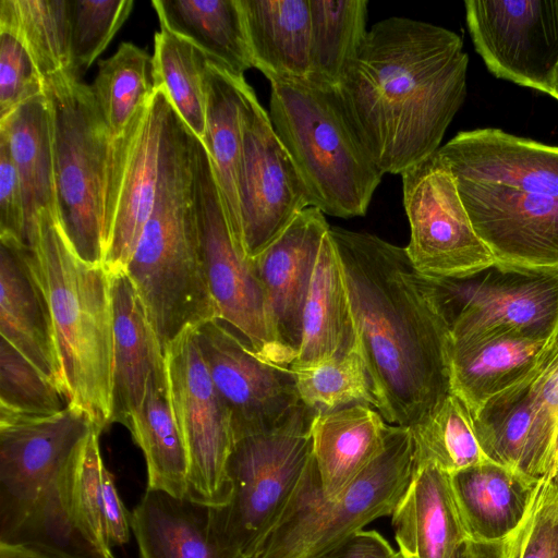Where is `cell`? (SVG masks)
<instances>
[{"label": "cell", "instance_id": "6da1fadb", "mask_svg": "<svg viewBox=\"0 0 558 558\" xmlns=\"http://www.w3.org/2000/svg\"><path fill=\"white\" fill-rule=\"evenodd\" d=\"M330 234L375 409L388 424L411 427L451 393L452 339L434 279L415 269L405 247L339 227Z\"/></svg>", "mask_w": 558, "mask_h": 558}, {"label": "cell", "instance_id": "7a4b0ae2", "mask_svg": "<svg viewBox=\"0 0 558 558\" xmlns=\"http://www.w3.org/2000/svg\"><path fill=\"white\" fill-rule=\"evenodd\" d=\"M468 65L462 38L442 26L391 16L367 31L336 92L384 174L440 148L465 99Z\"/></svg>", "mask_w": 558, "mask_h": 558}, {"label": "cell", "instance_id": "3957f363", "mask_svg": "<svg viewBox=\"0 0 558 558\" xmlns=\"http://www.w3.org/2000/svg\"><path fill=\"white\" fill-rule=\"evenodd\" d=\"M437 153L496 265L558 270V146L485 128Z\"/></svg>", "mask_w": 558, "mask_h": 558}, {"label": "cell", "instance_id": "277c9868", "mask_svg": "<svg viewBox=\"0 0 558 558\" xmlns=\"http://www.w3.org/2000/svg\"><path fill=\"white\" fill-rule=\"evenodd\" d=\"M28 248L49 304L69 405L85 411L102 432L112 423L110 272L76 255L52 210L37 215Z\"/></svg>", "mask_w": 558, "mask_h": 558}, {"label": "cell", "instance_id": "5b68a950", "mask_svg": "<svg viewBox=\"0 0 558 558\" xmlns=\"http://www.w3.org/2000/svg\"><path fill=\"white\" fill-rule=\"evenodd\" d=\"M160 347L217 319L201 255L192 171L160 167L153 208L126 266Z\"/></svg>", "mask_w": 558, "mask_h": 558}, {"label": "cell", "instance_id": "8992f818", "mask_svg": "<svg viewBox=\"0 0 558 558\" xmlns=\"http://www.w3.org/2000/svg\"><path fill=\"white\" fill-rule=\"evenodd\" d=\"M269 118L312 207L339 218L364 216L384 173L355 134L336 88L270 82Z\"/></svg>", "mask_w": 558, "mask_h": 558}, {"label": "cell", "instance_id": "52a82bcc", "mask_svg": "<svg viewBox=\"0 0 558 558\" xmlns=\"http://www.w3.org/2000/svg\"><path fill=\"white\" fill-rule=\"evenodd\" d=\"M415 470L410 427L389 426L379 456L335 497L311 457L280 519L251 558H316L377 518L391 514Z\"/></svg>", "mask_w": 558, "mask_h": 558}, {"label": "cell", "instance_id": "ba28073f", "mask_svg": "<svg viewBox=\"0 0 558 558\" xmlns=\"http://www.w3.org/2000/svg\"><path fill=\"white\" fill-rule=\"evenodd\" d=\"M50 120L56 216L76 255L104 264V197L113 138L90 86L73 71L43 80Z\"/></svg>", "mask_w": 558, "mask_h": 558}, {"label": "cell", "instance_id": "9c48e42d", "mask_svg": "<svg viewBox=\"0 0 558 558\" xmlns=\"http://www.w3.org/2000/svg\"><path fill=\"white\" fill-rule=\"evenodd\" d=\"M317 412L301 402L271 429L234 438L227 464L231 497L211 507L214 533L233 555L251 558L280 519L312 457Z\"/></svg>", "mask_w": 558, "mask_h": 558}, {"label": "cell", "instance_id": "30bf717a", "mask_svg": "<svg viewBox=\"0 0 558 558\" xmlns=\"http://www.w3.org/2000/svg\"><path fill=\"white\" fill-rule=\"evenodd\" d=\"M95 430L90 416L72 405L45 417L0 416V542H11L72 473Z\"/></svg>", "mask_w": 558, "mask_h": 558}, {"label": "cell", "instance_id": "8fae6325", "mask_svg": "<svg viewBox=\"0 0 558 558\" xmlns=\"http://www.w3.org/2000/svg\"><path fill=\"white\" fill-rule=\"evenodd\" d=\"M433 279L452 341L558 337V270L494 265L464 278Z\"/></svg>", "mask_w": 558, "mask_h": 558}, {"label": "cell", "instance_id": "7c38bea8", "mask_svg": "<svg viewBox=\"0 0 558 558\" xmlns=\"http://www.w3.org/2000/svg\"><path fill=\"white\" fill-rule=\"evenodd\" d=\"M193 171L199 248L217 319L239 332L262 359L288 367L269 336L254 262L231 231L209 155L195 135Z\"/></svg>", "mask_w": 558, "mask_h": 558}, {"label": "cell", "instance_id": "4fadbf2b", "mask_svg": "<svg viewBox=\"0 0 558 558\" xmlns=\"http://www.w3.org/2000/svg\"><path fill=\"white\" fill-rule=\"evenodd\" d=\"M163 354L169 398L189 460L186 497L222 507L231 497L227 464L234 437L230 413L211 380L195 327L181 333Z\"/></svg>", "mask_w": 558, "mask_h": 558}, {"label": "cell", "instance_id": "5bb4252c", "mask_svg": "<svg viewBox=\"0 0 558 558\" xmlns=\"http://www.w3.org/2000/svg\"><path fill=\"white\" fill-rule=\"evenodd\" d=\"M403 206L410 223L407 254L422 275L464 278L496 260L476 233L449 167L438 153L401 173Z\"/></svg>", "mask_w": 558, "mask_h": 558}, {"label": "cell", "instance_id": "9a60e30c", "mask_svg": "<svg viewBox=\"0 0 558 558\" xmlns=\"http://www.w3.org/2000/svg\"><path fill=\"white\" fill-rule=\"evenodd\" d=\"M169 104L167 96L156 89L111 141L104 197V265L110 274L125 271L150 215Z\"/></svg>", "mask_w": 558, "mask_h": 558}, {"label": "cell", "instance_id": "2e32d148", "mask_svg": "<svg viewBox=\"0 0 558 558\" xmlns=\"http://www.w3.org/2000/svg\"><path fill=\"white\" fill-rule=\"evenodd\" d=\"M238 193L241 242L251 259L312 207L305 184L253 89L243 116Z\"/></svg>", "mask_w": 558, "mask_h": 558}, {"label": "cell", "instance_id": "e0dca14e", "mask_svg": "<svg viewBox=\"0 0 558 558\" xmlns=\"http://www.w3.org/2000/svg\"><path fill=\"white\" fill-rule=\"evenodd\" d=\"M468 29L497 77L556 99L558 0H468Z\"/></svg>", "mask_w": 558, "mask_h": 558}, {"label": "cell", "instance_id": "ac0fdd59", "mask_svg": "<svg viewBox=\"0 0 558 558\" xmlns=\"http://www.w3.org/2000/svg\"><path fill=\"white\" fill-rule=\"evenodd\" d=\"M195 332L234 438L271 429L301 403L290 367L262 359L232 327L211 319Z\"/></svg>", "mask_w": 558, "mask_h": 558}, {"label": "cell", "instance_id": "d6986e66", "mask_svg": "<svg viewBox=\"0 0 558 558\" xmlns=\"http://www.w3.org/2000/svg\"><path fill=\"white\" fill-rule=\"evenodd\" d=\"M329 230L325 215L315 207H308L253 258L264 292L269 336L288 367L301 347L303 313L313 271Z\"/></svg>", "mask_w": 558, "mask_h": 558}, {"label": "cell", "instance_id": "ffe728a7", "mask_svg": "<svg viewBox=\"0 0 558 558\" xmlns=\"http://www.w3.org/2000/svg\"><path fill=\"white\" fill-rule=\"evenodd\" d=\"M0 335L64 393L50 308L32 251L11 238H0Z\"/></svg>", "mask_w": 558, "mask_h": 558}, {"label": "cell", "instance_id": "44dd1931", "mask_svg": "<svg viewBox=\"0 0 558 558\" xmlns=\"http://www.w3.org/2000/svg\"><path fill=\"white\" fill-rule=\"evenodd\" d=\"M557 338L544 340L505 333L452 341L451 393L475 417L492 398L532 375Z\"/></svg>", "mask_w": 558, "mask_h": 558}, {"label": "cell", "instance_id": "7402d4cb", "mask_svg": "<svg viewBox=\"0 0 558 558\" xmlns=\"http://www.w3.org/2000/svg\"><path fill=\"white\" fill-rule=\"evenodd\" d=\"M113 313L112 423L128 425L140 410L150 375L165 354L125 271L110 274Z\"/></svg>", "mask_w": 558, "mask_h": 558}, {"label": "cell", "instance_id": "603a6c76", "mask_svg": "<svg viewBox=\"0 0 558 558\" xmlns=\"http://www.w3.org/2000/svg\"><path fill=\"white\" fill-rule=\"evenodd\" d=\"M541 478L490 460L451 473L453 497L468 537L488 542L508 538L525 518Z\"/></svg>", "mask_w": 558, "mask_h": 558}, {"label": "cell", "instance_id": "cb8c5ba5", "mask_svg": "<svg viewBox=\"0 0 558 558\" xmlns=\"http://www.w3.org/2000/svg\"><path fill=\"white\" fill-rule=\"evenodd\" d=\"M391 515L401 558H451L469 538L450 474L432 463L415 468Z\"/></svg>", "mask_w": 558, "mask_h": 558}, {"label": "cell", "instance_id": "d4e9b609", "mask_svg": "<svg viewBox=\"0 0 558 558\" xmlns=\"http://www.w3.org/2000/svg\"><path fill=\"white\" fill-rule=\"evenodd\" d=\"M140 558H240L218 542L211 507L146 488L130 513Z\"/></svg>", "mask_w": 558, "mask_h": 558}, {"label": "cell", "instance_id": "484cf974", "mask_svg": "<svg viewBox=\"0 0 558 558\" xmlns=\"http://www.w3.org/2000/svg\"><path fill=\"white\" fill-rule=\"evenodd\" d=\"M389 426L377 410L364 403L316 413L312 457L327 497L340 494L379 456Z\"/></svg>", "mask_w": 558, "mask_h": 558}, {"label": "cell", "instance_id": "4316f807", "mask_svg": "<svg viewBox=\"0 0 558 558\" xmlns=\"http://www.w3.org/2000/svg\"><path fill=\"white\" fill-rule=\"evenodd\" d=\"M252 89L244 76L233 75L208 59L205 72L206 128L202 142L211 161L231 231L241 247L238 179L243 116Z\"/></svg>", "mask_w": 558, "mask_h": 558}, {"label": "cell", "instance_id": "83f0119b", "mask_svg": "<svg viewBox=\"0 0 558 558\" xmlns=\"http://www.w3.org/2000/svg\"><path fill=\"white\" fill-rule=\"evenodd\" d=\"M302 327L301 347L291 365L327 361L345 353L356 342L345 275L330 230L317 255Z\"/></svg>", "mask_w": 558, "mask_h": 558}, {"label": "cell", "instance_id": "f1b7e54d", "mask_svg": "<svg viewBox=\"0 0 558 558\" xmlns=\"http://www.w3.org/2000/svg\"><path fill=\"white\" fill-rule=\"evenodd\" d=\"M253 68L269 82L307 81L308 0H240Z\"/></svg>", "mask_w": 558, "mask_h": 558}, {"label": "cell", "instance_id": "f546056e", "mask_svg": "<svg viewBox=\"0 0 558 558\" xmlns=\"http://www.w3.org/2000/svg\"><path fill=\"white\" fill-rule=\"evenodd\" d=\"M160 27L236 76L253 68L240 0H154Z\"/></svg>", "mask_w": 558, "mask_h": 558}, {"label": "cell", "instance_id": "4dcf8cb0", "mask_svg": "<svg viewBox=\"0 0 558 558\" xmlns=\"http://www.w3.org/2000/svg\"><path fill=\"white\" fill-rule=\"evenodd\" d=\"M126 427L143 451L147 488L186 496L189 460L169 398L166 367L150 375L142 405Z\"/></svg>", "mask_w": 558, "mask_h": 558}, {"label": "cell", "instance_id": "1f68e13d", "mask_svg": "<svg viewBox=\"0 0 558 558\" xmlns=\"http://www.w3.org/2000/svg\"><path fill=\"white\" fill-rule=\"evenodd\" d=\"M0 137L17 169L27 218V247L37 215L56 214L50 120L44 94L24 102L0 120Z\"/></svg>", "mask_w": 558, "mask_h": 558}, {"label": "cell", "instance_id": "d6a6232c", "mask_svg": "<svg viewBox=\"0 0 558 558\" xmlns=\"http://www.w3.org/2000/svg\"><path fill=\"white\" fill-rule=\"evenodd\" d=\"M310 74L315 85L336 88L366 36L367 0H308Z\"/></svg>", "mask_w": 558, "mask_h": 558}, {"label": "cell", "instance_id": "836d02e7", "mask_svg": "<svg viewBox=\"0 0 558 558\" xmlns=\"http://www.w3.org/2000/svg\"><path fill=\"white\" fill-rule=\"evenodd\" d=\"M207 56L189 40L160 27L154 37V80L190 131L203 140L206 128Z\"/></svg>", "mask_w": 558, "mask_h": 558}, {"label": "cell", "instance_id": "e575fe53", "mask_svg": "<svg viewBox=\"0 0 558 558\" xmlns=\"http://www.w3.org/2000/svg\"><path fill=\"white\" fill-rule=\"evenodd\" d=\"M0 27L23 41L43 80L73 71L69 0H0Z\"/></svg>", "mask_w": 558, "mask_h": 558}, {"label": "cell", "instance_id": "d590c367", "mask_svg": "<svg viewBox=\"0 0 558 558\" xmlns=\"http://www.w3.org/2000/svg\"><path fill=\"white\" fill-rule=\"evenodd\" d=\"M90 89L112 136H119L156 92L153 56L122 43L114 54L98 63Z\"/></svg>", "mask_w": 558, "mask_h": 558}, {"label": "cell", "instance_id": "8d00e7d4", "mask_svg": "<svg viewBox=\"0 0 558 558\" xmlns=\"http://www.w3.org/2000/svg\"><path fill=\"white\" fill-rule=\"evenodd\" d=\"M410 429L415 468L432 463L451 474L489 460L480 445L474 416L453 393Z\"/></svg>", "mask_w": 558, "mask_h": 558}, {"label": "cell", "instance_id": "74e56055", "mask_svg": "<svg viewBox=\"0 0 558 558\" xmlns=\"http://www.w3.org/2000/svg\"><path fill=\"white\" fill-rule=\"evenodd\" d=\"M300 401L327 412L354 403L375 408L372 384L362 350L356 340L345 353L307 365H291Z\"/></svg>", "mask_w": 558, "mask_h": 558}, {"label": "cell", "instance_id": "f35d334b", "mask_svg": "<svg viewBox=\"0 0 558 558\" xmlns=\"http://www.w3.org/2000/svg\"><path fill=\"white\" fill-rule=\"evenodd\" d=\"M514 386L531 413L522 473L541 478L558 465V338L539 367Z\"/></svg>", "mask_w": 558, "mask_h": 558}, {"label": "cell", "instance_id": "ab89813d", "mask_svg": "<svg viewBox=\"0 0 558 558\" xmlns=\"http://www.w3.org/2000/svg\"><path fill=\"white\" fill-rule=\"evenodd\" d=\"M69 407L64 393L8 340L0 341V416L45 417Z\"/></svg>", "mask_w": 558, "mask_h": 558}, {"label": "cell", "instance_id": "60d3db41", "mask_svg": "<svg viewBox=\"0 0 558 558\" xmlns=\"http://www.w3.org/2000/svg\"><path fill=\"white\" fill-rule=\"evenodd\" d=\"M100 430L90 435L71 486V514L74 526L97 558H114L109 544L102 500Z\"/></svg>", "mask_w": 558, "mask_h": 558}, {"label": "cell", "instance_id": "b9f144b4", "mask_svg": "<svg viewBox=\"0 0 558 558\" xmlns=\"http://www.w3.org/2000/svg\"><path fill=\"white\" fill-rule=\"evenodd\" d=\"M132 0H69L71 58L75 73L89 68L130 15Z\"/></svg>", "mask_w": 558, "mask_h": 558}, {"label": "cell", "instance_id": "7bdbcfd3", "mask_svg": "<svg viewBox=\"0 0 558 558\" xmlns=\"http://www.w3.org/2000/svg\"><path fill=\"white\" fill-rule=\"evenodd\" d=\"M508 558H558V487L555 470L541 478L525 518L510 535Z\"/></svg>", "mask_w": 558, "mask_h": 558}, {"label": "cell", "instance_id": "ee69618b", "mask_svg": "<svg viewBox=\"0 0 558 558\" xmlns=\"http://www.w3.org/2000/svg\"><path fill=\"white\" fill-rule=\"evenodd\" d=\"M43 94V78L23 41L0 27V120Z\"/></svg>", "mask_w": 558, "mask_h": 558}, {"label": "cell", "instance_id": "f6af8a7d", "mask_svg": "<svg viewBox=\"0 0 558 558\" xmlns=\"http://www.w3.org/2000/svg\"><path fill=\"white\" fill-rule=\"evenodd\" d=\"M0 238H11L27 247V218L17 169L0 137Z\"/></svg>", "mask_w": 558, "mask_h": 558}, {"label": "cell", "instance_id": "bcb514c9", "mask_svg": "<svg viewBox=\"0 0 558 558\" xmlns=\"http://www.w3.org/2000/svg\"><path fill=\"white\" fill-rule=\"evenodd\" d=\"M316 558H401L376 531L361 530Z\"/></svg>", "mask_w": 558, "mask_h": 558}, {"label": "cell", "instance_id": "7dc6e473", "mask_svg": "<svg viewBox=\"0 0 558 558\" xmlns=\"http://www.w3.org/2000/svg\"><path fill=\"white\" fill-rule=\"evenodd\" d=\"M104 514L109 544L122 546L129 542L131 517L121 500L112 474L105 465L102 471Z\"/></svg>", "mask_w": 558, "mask_h": 558}, {"label": "cell", "instance_id": "c3c4849f", "mask_svg": "<svg viewBox=\"0 0 558 558\" xmlns=\"http://www.w3.org/2000/svg\"><path fill=\"white\" fill-rule=\"evenodd\" d=\"M0 558H86L71 553L32 543L0 542Z\"/></svg>", "mask_w": 558, "mask_h": 558}, {"label": "cell", "instance_id": "681fc988", "mask_svg": "<svg viewBox=\"0 0 558 558\" xmlns=\"http://www.w3.org/2000/svg\"><path fill=\"white\" fill-rule=\"evenodd\" d=\"M509 537L492 542L466 538L451 558H508Z\"/></svg>", "mask_w": 558, "mask_h": 558}, {"label": "cell", "instance_id": "f907efd6", "mask_svg": "<svg viewBox=\"0 0 558 558\" xmlns=\"http://www.w3.org/2000/svg\"><path fill=\"white\" fill-rule=\"evenodd\" d=\"M555 88H556V99L558 100V69H557V73H556V80H555Z\"/></svg>", "mask_w": 558, "mask_h": 558}, {"label": "cell", "instance_id": "816d5d0a", "mask_svg": "<svg viewBox=\"0 0 558 558\" xmlns=\"http://www.w3.org/2000/svg\"><path fill=\"white\" fill-rule=\"evenodd\" d=\"M555 481H556V484H557V487H558V465L555 470Z\"/></svg>", "mask_w": 558, "mask_h": 558}]
</instances>
